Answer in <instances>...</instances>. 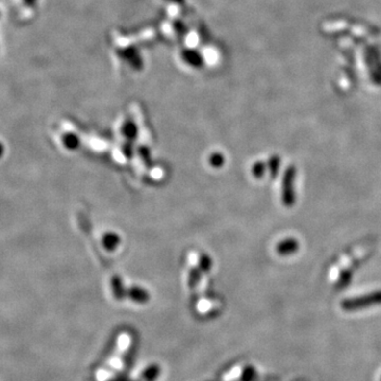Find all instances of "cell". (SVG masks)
Here are the masks:
<instances>
[{"instance_id": "1", "label": "cell", "mask_w": 381, "mask_h": 381, "mask_svg": "<svg viewBox=\"0 0 381 381\" xmlns=\"http://www.w3.org/2000/svg\"><path fill=\"white\" fill-rule=\"evenodd\" d=\"M379 304H381V291H376L359 298L344 300L342 302V308L346 311H353Z\"/></svg>"}, {"instance_id": "2", "label": "cell", "mask_w": 381, "mask_h": 381, "mask_svg": "<svg viewBox=\"0 0 381 381\" xmlns=\"http://www.w3.org/2000/svg\"><path fill=\"white\" fill-rule=\"evenodd\" d=\"M257 373L253 366H246L242 374V381H254L256 379Z\"/></svg>"}, {"instance_id": "3", "label": "cell", "mask_w": 381, "mask_h": 381, "mask_svg": "<svg viewBox=\"0 0 381 381\" xmlns=\"http://www.w3.org/2000/svg\"><path fill=\"white\" fill-rule=\"evenodd\" d=\"M5 153V146L2 142H0V159H1Z\"/></svg>"}, {"instance_id": "4", "label": "cell", "mask_w": 381, "mask_h": 381, "mask_svg": "<svg viewBox=\"0 0 381 381\" xmlns=\"http://www.w3.org/2000/svg\"><path fill=\"white\" fill-rule=\"evenodd\" d=\"M24 2L28 6H32L36 3V0H24Z\"/></svg>"}, {"instance_id": "5", "label": "cell", "mask_w": 381, "mask_h": 381, "mask_svg": "<svg viewBox=\"0 0 381 381\" xmlns=\"http://www.w3.org/2000/svg\"><path fill=\"white\" fill-rule=\"evenodd\" d=\"M380 381H381V378H380Z\"/></svg>"}]
</instances>
